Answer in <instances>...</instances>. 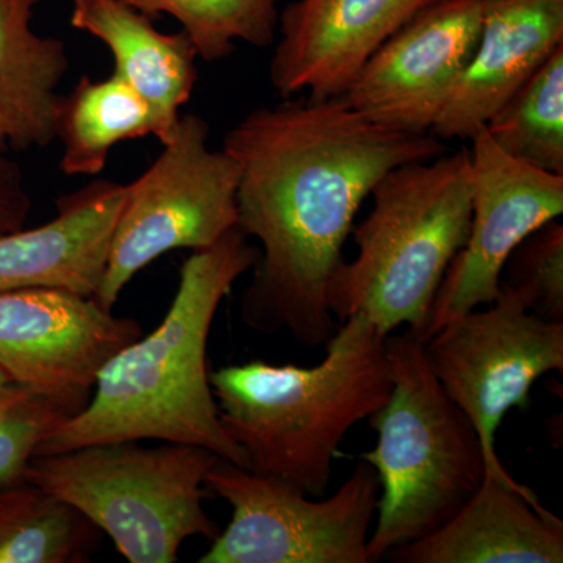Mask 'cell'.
I'll return each instance as SVG.
<instances>
[{
  "mask_svg": "<svg viewBox=\"0 0 563 563\" xmlns=\"http://www.w3.org/2000/svg\"><path fill=\"white\" fill-rule=\"evenodd\" d=\"M80 409L10 383L0 393V485L24 477L36 450Z\"/></svg>",
  "mask_w": 563,
  "mask_h": 563,
  "instance_id": "cell-23",
  "label": "cell"
},
{
  "mask_svg": "<svg viewBox=\"0 0 563 563\" xmlns=\"http://www.w3.org/2000/svg\"><path fill=\"white\" fill-rule=\"evenodd\" d=\"M387 339L354 314L324 344L318 365L254 361L210 372L218 417L246 455L247 470L324 496L347 432L390 395Z\"/></svg>",
  "mask_w": 563,
  "mask_h": 563,
  "instance_id": "cell-3",
  "label": "cell"
},
{
  "mask_svg": "<svg viewBox=\"0 0 563 563\" xmlns=\"http://www.w3.org/2000/svg\"><path fill=\"white\" fill-rule=\"evenodd\" d=\"M155 131L150 103L117 74L102 80L81 77L62 99L60 169L68 176H98L117 144L155 136Z\"/></svg>",
  "mask_w": 563,
  "mask_h": 563,
  "instance_id": "cell-19",
  "label": "cell"
},
{
  "mask_svg": "<svg viewBox=\"0 0 563 563\" xmlns=\"http://www.w3.org/2000/svg\"><path fill=\"white\" fill-rule=\"evenodd\" d=\"M10 383L11 380L9 379V376H7V374L2 372V368H0V391H2Z\"/></svg>",
  "mask_w": 563,
  "mask_h": 563,
  "instance_id": "cell-26",
  "label": "cell"
},
{
  "mask_svg": "<svg viewBox=\"0 0 563 563\" xmlns=\"http://www.w3.org/2000/svg\"><path fill=\"white\" fill-rule=\"evenodd\" d=\"M217 454L140 440L33 455L24 479L79 510L131 563H173L191 537L214 539L203 485Z\"/></svg>",
  "mask_w": 563,
  "mask_h": 563,
  "instance_id": "cell-6",
  "label": "cell"
},
{
  "mask_svg": "<svg viewBox=\"0 0 563 563\" xmlns=\"http://www.w3.org/2000/svg\"><path fill=\"white\" fill-rule=\"evenodd\" d=\"M472 141V221L468 236L444 274L426 342L448 322L498 298L504 266L521 243L563 211V176L542 172L499 150L485 128Z\"/></svg>",
  "mask_w": 563,
  "mask_h": 563,
  "instance_id": "cell-10",
  "label": "cell"
},
{
  "mask_svg": "<svg viewBox=\"0 0 563 563\" xmlns=\"http://www.w3.org/2000/svg\"><path fill=\"white\" fill-rule=\"evenodd\" d=\"M222 150L240 168L236 228L261 244L243 321L314 347L339 328L329 282L363 201L391 169L432 161L446 146L432 133L374 124L343 96H306L250 111Z\"/></svg>",
  "mask_w": 563,
  "mask_h": 563,
  "instance_id": "cell-1",
  "label": "cell"
},
{
  "mask_svg": "<svg viewBox=\"0 0 563 563\" xmlns=\"http://www.w3.org/2000/svg\"><path fill=\"white\" fill-rule=\"evenodd\" d=\"M481 20L483 0H437L374 52L343 98L374 124L431 133L472 60Z\"/></svg>",
  "mask_w": 563,
  "mask_h": 563,
  "instance_id": "cell-12",
  "label": "cell"
},
{
  "mask_svg": "<svg viewBox=\"0 0 563 563\" xmlns=\"http://www.w3.org/2000/svg\"><path fill=\"white\" fill-rule=\"evenodd\" d=\"M146 16L168 14L179 21L198 57L207 62L228 58L236 41L255 47L274 43L279 22V0H121Z\"/></svg>",
  "mask_w": 563,
  "mask_h": 563,
  "instance_id": "cell-22",
  "label": "cell"
},
{
  "mask_svg": "<svg viewBox=\"0 0 563 563\" xmlns=\"http://www.w3.org/2000/svg\"><path fill=\"white\" fill-rule=\"evenodd\" d=\"M437 0H292L279 13L269 80L282 98L342 96L393 33Z\"/></svg>",
  "mask_w": 563,
  "mask_h": 563,
  "instance_id": "cell-13",
  "label": "cell"
},
{
  "mask_svg": "<svg viewBox=\"0 0 563 563\" xmlns=\"http://www.w3.org/2000/svg\"><path fill=\"white\" fill-rule=\"evenodd\" d=\"M424 350L444 391L473 422L490 476L514 479L496 454V432L507 412L531 404L540 377L563 373V321L532 313L501 282L495 301L448 322Z\"/></svg>",
  "mask_w": 563,
  "mask_h": 563,
  "instance_id": "cell-9",
  "label": "cell"
},
{
  "mask_svg": "<svg viewBox=\"0 0 563 563\" xmlns=\"http://www.w3.org/2000/svg\"><path fill=\"white\" fill-rule=\"evenodd\" d=\"M70 25L106 44L113 74L150 103L157 140L172 139L198 81V51L187 33L157 31L152 18L121 0H73Z\"/></svg>",
  "mask_w": 563,
  "mask_h": 563,
  "instance_id": "cell-17",
  "label": "cell"
},
{
  "mask_svg": "<svg viewBox=\"0 0 563 563\" xmlns=\"http://www.w3.org/2000/svg\"><path fill=\"white\" fill-rule=\"evenodd\" d=\"M92 296L60 288L0 291V368L13 384L84 409L102 366L140 336Z\"/></svg>",
  "mask_w": 563,
  "mask_h": 563,
  "instance_id": "cell-11",
  "label": "cell"
},
{
  "mask_svg": "<svg viewBox=\"0 0 563 563\" xmlns=\"http://www.w3.org/2000/svg\"><path fill=\"white\" fill-rule=\"evenodd\" d=\"M31 209L20 169L0 152V235L24 229Z\"/></svg>",
  "mask_w": 563,
  "mask_h": 563,
  "instance_id": "cell-25",
  "label": "cell"
},
{
  "mask_svg": "<svg viewBox=\"0 0 563 563\" xmlns=\"http://www.w3.org/2000/svg\"><path fill=\"white\" fill-rule=\"evenodd\" d=\"M563 44V0H483L476 49L432 128L470 140Z\"/></svg>",
  "mask_w": 563,
  "mask_h": 563,
  "instance_id": "cell-14",
  "label": "cell"
},
{
  "mask_svg": "<svg viewBox=\"0 0 563 563\" xmlns=\"http://www.w3.org/2000/svg\"><path fill=\"white\" fill-rule=\"evenodd\" d=\"M484 128L515 161L563 176V44Z\"/></svg>",
  "mask_w": 563,
  "mask_h": 563,
  "instance_id": "cell-21",
  "label": "cell"
},
{
  "mask_svg": "<svg viewBox=\"0 0 563 563\" xmlns=\"http://www.w3.org/2000/svg\"><path fill=\"white\" fill-rule=\"evenodd\" d=\"M38 3L0 0V152L57 140L69 55L60 38L33 31Z\"/></svg>",
  "mask_w": 563,
  "mask_h": 563,
  "instance_id": "cell-18",
  "label": "cell"
},
{
  "mask_svg": "<svg viewBox=\"0 0 563 563\" xmlns=\"http://www.w3.org/2000/svg\"><path fill=\"white\" fill-rule=\"evenodd\" d=\"M373 209L352 228L357 255L329 282L335 320L363 314L385 335L407 325L420 336L448 268L468 236V147L407 163L373 188Z\"/></svg>",
  "mask_w": 563,
  "mask_h": 563,
  "instance_id": "cell-4",
  "label": "cell"
},
{
  "mask_svg": "<svg viewBox=\"0 0 563 563\" xmlns=\"http://www.w3.org/2000/svg\"><path fill=\"white\" fill-rule=\"evenodd\" d=\"M239 228L180 268L168 313L150 335L118 351L96 379L87 406L58 426L35 455L88 444L154 440L190 444L247 468L222 428L210 385L207 346L222 299L254 268L258 250Z\"/></svg>",
  "mask_w": 563,
  "mask_h": 563,
  "instance_id": "cell-2",
  "label": "cell"
},
{
  "mask_svg": "<svg viewBox=\"0 0 563 563\" xmlns=\"http://www.w3.org/2000/svg\"><path fill=\"white\" fill-rule=\"evenodd\" d=\"M239 184L232 155L210 146L209 122L180 117L157 161L124 187L99 303L113 310L133 277L166 252L207 250L235 229Z\"/></svg>",
  "mask_w": 563,
  "mask_h": 563,
  "instance_id": "cell-7",
  "label": "cell"
},
{
  "mask_svg": "<svg viewBox=\"0 0 563 563\" xmlns=\"http://www.w3.org/2000/svg\"><path fill=\"white\" fill-rule=\"evenodd\" d=\"M387 351L391 390L368 418L377 442L361 457L379 481L369 563L442 528L490 474L476 429L433 374L424 342L390 333Z\"/></svg>",
  "mask_w": 563,
  "mask_h": 563,
  "instance_id": "cell-5",
  "label": "cell"
},
{
  "mask_svg": "<svg viewBox=\"0 0 563 563\" xmlns=\"http://www.w3.org/2000/svg\"><path fill=\"white\" fill-rule=\"evenodd\" d=\"M206 485L232 507V518L201 563H369L379 481L362 459L328 498L222 459Z\"/></svg>",
  "mask_w": 563,
  "mask_h": 563,
  "instance_id": "cell-8",
  "label": "cell"
},
{
  "mask_svg": "<svg viewBox=\"0 0 563 563\" xmlns=\"http://www.w3.org/2000/svg\"><path fill=\"white\" fill-rule=\"evenodd\" d=\"M122 199L124 185L95 180L62 196L46 224L0 235V291L60 288L96 298Z\"/></svg>",
  "mask_w": 563,
  "mask_h": 563,
  "instance_id": "cell-15",
  "label": "cell"
},
{
  "mask_svg": "<svg viewBox=\"0 0 563 563\" xmlns=\"http://www.w3.org/2000/svg\"><path fill=\"white\" fill-rule=\"evenodd\" d=\"M528 301L532 313L563 321V225L548 222L510 255L501 276Z\"/></svg>",
  "mask_w": 563,
  "mask_h": 563,
  "instance_id": "cell-24",
  "label": "cell"
},
{
  "mask_svg": "<svg viewBox=\"0 0 563 563\" xmlns=\"http://www.w3.org/2000/svg\"><path fill=\"white\" fill-rule=\"evenodd\" d=\"M96 531L79 510L24 477L0 485V563L84 562Z\"/></svg>",
  "mask_w": 563,
  "mask_h": 563,
  "instance_id": "cell-20",
  "label": "cell"
},
{
  "mask_svg": "<svg viewBox=\"0 0 563 563\" xmlns=\"http://www.w3.org/2000/svg\"><path fill=\"white\" fill-rule=\"evenodd\" d=\"M387 558L396 563H562L563 523L531 488L487 474L448 523Z\"/></svg>",
  "mask_w": 563,
  "mask_h": 563,
  "instance_id": "cell-16",
  "label": "cell"
}]
</instances>
